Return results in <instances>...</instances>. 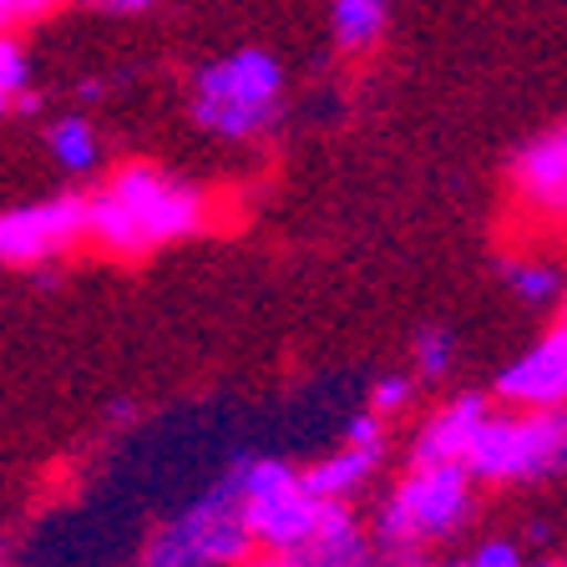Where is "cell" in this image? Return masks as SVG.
<instances>
[{
  "label": "cell",
  "mask_w": 567,
  "mask_h": 567,
  "mask_svg": "<svg viewBox=\"0 0 567 567\" xmlns=\"http://www.w3.org/2000/svg\"><path fill=\"white\" fill-rule=\"evenodd\" d=\"M218 228V198L163 163H122L86 193V244L112 259H147Z\"/></svg>",
  "instance_id": "cell-1"
},
{
  "label": "cell",
  "mask_w": 567,
  "mask_h": 567,
  "mask_svg": "<svg viewBox=\"0 0 567 567\" xmlns=\"http://www.w3.org/2000/svg\"><path fill=\"white\" fill-rule=\"evenodd\" d=\"M284 96H289L284 61L264 47H238L193 71L188 117L203 137L248 147V142H264L279 132Z\"/></svg>",
  "instance_id": "cell-2"
},
{
  "label": "cell",
  "mask_w": 567,
  "mask_h": 567,
  "mask_svg": "<svg viewBox=\"0 0 567 567\" xmlns=\"http://www.w3.org/2000/svg\"><path fill=\"white\" fill-rule=\"evenodd\" d=\"M476 517V476L466 461H411L375 512V543L385 563H421Z\"/></svg>",
  "instance_id": "cell-3"
},
{
  "label": "cell",
  "mask_w": 567,
  "mask_h": 567,
  "mask_svg": "<svg viewBox=\"0 0 567 567\" xmlns=\"http://www.w3.org/2000/svg\"><path fill=\"white\" fill-rule=\"evenodd\" d=\"M254 547L259 543L244 512V461H234L188 507L157 522V532L142 543L137 567H238Z\"/></svg>",
  "instance_id": "cell-4"
},
{
  "label": "cell",
  "mask_w": 567,
  "mask_h": 567,
  "mask_svg": "<svg viewBox=\"0 0 567 567\" xmlns=\"http://www.w3.org/2000/svg\"><path fill=\"white\" fill-rule=\"evenodd\" d=\"M466 466L486 486H537L567 476V405H557V411H512V405L492 411Z\"/></svg>",
  "instance_id": "cell-5"
},
{
  "label": "cell",
  "mask_w": 567,
  "mask_h": 567,
  "mask_svg": "<svg viewBox=\"0 0 567 567\" xmlns=\"http://www.w3.org/2000/svg\"><path fill=\"white\" fill-rule=\"evenodd\" d=\"M244 512L254 543L269 547V553H295L324 517V496L309 492L305 466H289L284 456H248Z\"/></svg>",
  "instance_id": "cell-6"
},
{
  "label": "cell",
  "mask_w": 567,
  "mask_h": 567,
  "mask_svg": "<svg viewBox=\"0 0 567 567\" xmlns=\"http://www.w3.org/2000/svg\"><path fill=\"white\" fill-rule=\"evenodd\" d=\"M86 244V193H47L0 208V269H47Z\"/></svg>",
  "instance_id": "cell-7"
},
{
  "label": "cell",
  "mask_w": 567,
  "mask_h": 567,
  "mask_svg": "<svg viewBox=\"0 0 567 567\" xmlns=\"http://www.w3.org/2000/svg\"><path fill=\"white\" fill-rule=\"evenodd\" d=\"M385 456H390V421L365 405L360 415H350L340 446L305 466V482H309V492L324 496V502H354V496L380 476Z\"/></svg>",
  "instance_id": "cell-8"
},
{
  "label": "cell",
  "mask_w": 567,
  "mask_h": 567,
  "mask_svg": "<svg viewBox=\"0 0 567 567\" xmlns=\"http://www.w3.org/2000/svg\"><path fill=\"white\" fill-rule=\"evenodd\" d=\"M492 395H496V405H512V411H557V405H567V324L563 319L547 334H537L517 360L502 365Z\"/></svg>",
  "instance_id": "cell-9"
},
{
  "label": "cell",
  "mask_w": 567,
  "mask_h": 567,
  "mask_svg": "<svg viewBox=\"0 0 567 567\" xmlns=\"http://www.w3.org/2000/svg\"><path fill=\"white\" fill-rule=\"evenodd\" d=\"M289 557H295V567H385L375 527L360 522L354 502H324L319 527Z\"/></svg>",
  "instance_id": "cell-10"
},
{
  "label": "cell",
  "mask_w": 567,
  "mask_h": 567,
  "mask_svg": "<svg viewBox=\"0 0 567 567\" xmlns=\"http://www.w3.org/2000/svg\"><path fill=\"white\" fill-rule=\"evenodd\" d=\"M492 411H496V395H482V390H461V395L441 401L421 421V431H415L411 461H466Z\"/></svg>",
  "instance_id": "cell-11"
},
{
  "label": "cell",
  "mask_w": 567,
  "mask_h": 567,
  "mask_svg": "<svg viewBox=\"0 0 567 567\" xmlns=\"http://www.w3.org/2000/svg\"><path fill=\"white\" fill-rule=\"evenodd\" d=\"M512 188H517L522 203L553 213L567 193V122L537 132V137L512 157Z\"/></svg>",
  "instance_id": "cell-12"
},
{
  "label": "cell",
  "mask_w": 567,
  "mask_h": 567,
  "mask_svg": "<svg viewBox=\"0 0 567 567\" xmlns=\"http://www.w3.org/2000/svg\"><path fill=\"white\" fill-rule=\"evenodd\" d=\"M390 31V0H330V35L344 56H370Z\"/></svg>",
  "instance_id": "cell-13"
},
{
  "label": "cell",
  "mask_w": 567,
  "mask_h": 567,
  "mask_svg": "<svg viewBox=\"0 0 567 567\" xmlns=\"http://www.w3.org/2000/svg\"><path fill=\"white\" fill-rule=\"evenodd\" d=\"M47 153L66 177H92L102 167V132L92 127V117L66 112L47 127Z\"/></svg>",
  "instance_id": "cell-14"
},
{
  "label": "cell",
  "mask_w": 567,
  "mask_h": 567,
  "mask_svg": "<svg viewBox=\"0 0 567 567\" xmlns=\"http://www.w3.org/2000/svg\"><path fill=\"white\" fill-rule=\"evenodd\" d=\"M502 279H507V295L527 309H557L567 295L563 264L537 259V254H512V259L502 264Z\"/></svg>",
  "instance_id": "cell-15"
},
{
  "label": "cell",
  "mask_w": 567,
  "mask_h": 567,
  "mask_svg": "<svg viewBox=\"0 0 567 567\" xmlns=\"http://www.w3.org/2000/svg\"><path fill=\"white\" fill-rule=\"evenodd\" d=\"M411 370L425 385H441V380L456 370V334L441 330V324H425L411 340Z\"/></svg>",
  "instance_id": "cell-16"
},
{
  "label": "cell",
  "mask_w": 567,
  "mask_h": 567,
  "mask_svg": "<svg viewBox=\"0 0 567 567\" xmlns=\"http://www.w3.org/2000/svg\"><path fill=\"white\" fill-rule=\"evenodd\" d=\"M31 82H35V66H31V51L21 47L16 31H0V92H11L21 112H31L35 96H31Z\"/></svg>",
  "instance_id": "cell-17"
},
{
  "label": "cell",
  "mask_w": 567,
  "mask_h": 567,
  "mask_svg": "<svg viewBox=\"0 0 567 567\" xmlns=\"http://www.w3.org/2000/svg\"><path fill=\"white\" fill-rule=\"evenodd\" d=\"M365 405L375 415H385V421H395V415H405L415 405V375H380L375 385H370Z\"/></svg>",
  "instance_id": "cell-18"
},
{
  "label": "cell",
  "mask_w": 567,
  "mask_h": 567,
  "mask_svg": "<svg viewBox=\"0 0 567 567\" xmlns=\"http://www.w3.org/2000/svg\"><path fill=\"white\" fill-rule=\"evenodd\" d=\"M466 563H472V567H532L512 537H486V543H476Z\"/></svg>",
  "instance_id": "cell-19"
},
{
  "label": "cell",
  "mask_w": 567,
  "mask_h": 567,
  "mask_svg": "<svg viewBox=\"0 0 567 567\" xmlns=\"http://www.w3.org/2000/svg\"><path fill=\"white\" fill-rule=\"evenodd\" d=\"M56 6H61V0H6V11H11L16 31H21V25H31V21H47Z\"/></svg>",
  "instance_id": "cell-20"
},
{
  "label": "cell",
  "mask_w": 567,
  "mask_h": 567,
  "mask_svg": "<svg viewBox=\"0 0 567 567\" xmlns=\"http://www.w3.org/2000/svg\"><path fill=\"white\" fill-rule=\"evenodd\" d=\"M82 6L106 11V16H137V11H147V6H157V0H82Z\"/></svg>",
  "instance_id": "cell-21"
},
{
  "label": "cell",
  "mask_w": 567,
  "mask_h": 567,
  "mask_svg": "<svg viewBox=\"0 0 567 567\" xmlns=\"http://www.w3.org/2000/svg\"><path fill=\"white\" fill-rule=\"evenodd\" d=\"M11 112H21V106H16V96H11V92H0V122L11 117Z\"/></svg>",
  "instance_id": "cell-22"
},
{
  "label": "cell",
  "mask_w": 567,
  "mask_h": 567,
  "mask_svg": "<svg viewBox=\"0 0 567 567\" xmlns=\"http://www.w3.org/2000/svg\"><path fill=\"white\" fill-rule=\"evenodd\" d=\"M532 567H567V563H563V557H537Z\"/></svg>",
  "instance_id": "cell-23"
},
{
  "label": "cell",
  "mask_w": 567,
  "mask_h": 567,
  "mask_svg": "<svg viewBox=\"0 0 567 567\" xmlns=\"http://www.w3.org/2000/svg\"><path fill=\"white\" fill-rule=\"evenodd\" d=\"M0 567H11V547H6V537H0Z\"/></svg>",
  "instance_id": "cell-24"
},
{
  "label": "cell",
  "mask_w": 567,
  "mask_h": 567,
  "mask_svg": "<svg viewBox=\"0 0 567 567\" xmlns=\"http://www.w3.org/2000/svg\"><path fill=\"white\" fill-rule=\"evenodd\" d=\"M553 218H563V224H567V193H563V203L553 208Z\"/></svg>",
  "instance_id": "cell-25"
},
{
  "label": "cell",
  "mask_w": 567,
  "mask_h": 567,
  "mask_svg": "<svg viewBox=\"0 0 567 567\" xmlns=\"http://www.w3.org/2000/svg\"><path fill=\"white\" fill-rule=\"evenodd\" d=\"M557 319H563V324H567V295H563V305H557Z\"/></svg>",
  "instance_id": "cell-26"
},
{
  "label": "cell",
  "mask_w": 567,
  "mask_h": 567,
  "mask_svg": "<svg viewBox=\"0 0 567 567\" xmlns=\"http://www.w3.org/2000/svg\"><path fill=\"white\" fill-rule=\"evenodd\" d=\"M436 567H472V563H436Z\"/></svg>",
  "instance_id": "cell-27"
},
{
  "label": "cell",
  "mask_w": 567,
  "mask_h": 567,
  "mask_svg": "<svg viewBox=\"0 0 567 567\" xmlns=\"http://www.w3.org/2000/svg\"><path fill=\"white\" fill-rule=\"evenodd\" d=\"M385 567H421V563H385Z\"/></svg>",
  "instance_id": "cell-28"
}]
</instances>
